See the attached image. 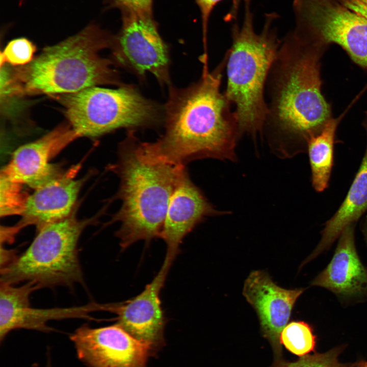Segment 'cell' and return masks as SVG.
<instances>
[{
    "mask_svg": "<svg viewBox=\"0 0 367 367\" xmlns=\"http://www.w3.org/2000/svg\"><path fill=\"white\" fill-rule=\"evenodd\" d=\"M172 262L164 259L158 273L145 289L125 301L106 303V311L115 314L117 324L154 351L165 344L167 322L161 300V292Z\"/></svg>",
    "mask_w": 367,
    "mask_h": 367,
    "instance_id": "30bf717a",
    "label": "cell"
},
{
    "mask_svg": "<svg viewBox=\"0 0 367 367\" xmlns=\"http://www.w3.org/2000/svg\"><path fill=\"white\" fill-rule=\"evenodd\" d=\"M78 137L69 124L58 126L40 139L18 148L1 174L14 182L35 189L62 172L50 161Z\"/></svg>",
    "mask_w": 367,
    "mask_h": 367,
    "instance_id": "4fadbf2b",
    "label": "cell"
},
{
    "mask_svg": "<svg viewBox=\"0 0 367 367\" xmlns=\"http://www.w3.org/2000/svg\"><path fill=\"white\" fill-rule=\"evenodd\" d=\"M39 289L32 281L21 286L1 282L0 339L2 341L11 331L28 329L49 331L47 323L51 320L67 318L87 319L86 305L70 308H36L30 304L32 293Z\"/></svg>",
    "mask_w": 367,
    "mask_h": 367,
    "instance_id": "5bb4252c",
    "label": "cell"
},
{
    "mask_svg": "<svg viewBox=\"0 0 367 367\" xmlns=\"http://www.w3.org/2000/svg\"><path fill=\"white\" fill-rule=\"evenodd\" d=\"M338 350L324 353L306 355L295 362L276 360L273 367H345L338 361Z\"/></svg>",
    "mask_w": 367,
    "mask_h": 367,
    "instance_id": "603a6c76",
    "label": "cell"
},
{
    "mask_svg": "<svg viewBox=\"0 0 367 367\" xmlns=\"http://www.w3.org/2000/svg\"><path fill=\"white\" fill-rule=\"evenodd\" d=\"M367 135V118L363 123ZM367 211V144L361 165L343 202L325 224L321 239L304 265L329 249L349 225L355 224Z\"/></svg>",
    "mask_w": 367,
    "mask_h": 367,
    "instance_id": "ac0fdd59",
    "label": "cell"
},
{
    "mask_svg": "<svg viewBox=\"0 0 367 367\" xmlns=\"http://www.w3.org/2000/svg\"><path fill=\"white\" fill-rule=\"evenodd\" d=\"M109 7L152 16V0H108Z\"/></svg>",
    "mask_w": 367,
    "mask_h": 367,
    "instance_id": "cb8c5ba5",
    "label": "cell"
},
{
    "mask_svg": "<svg viewBox=\"0 0 367 367\" xmlns=\"http://www.w3.org/2000/svg\"><path fill=\"white\" fill-rule=\"evenodd\" d=\"M203 61L198 81L182 89L170 87L163 109L165 132L156 142L160 151L177 164L234 156L240 132L231 104L220 90L226 57L212 71L207 60Z\"/></svg>",
    "mask_w": 367,
    "mask_h": 367,
    "instance_id": "6da1fadb",
    "label": "cell"
},
{
    "mask_svg": "<svg viewBox=\"0 0 367 367\" xmlns=\"http://www.w3.org/2000/svg\"><path fill=\"white\" fill-rule=\"evenodd\" d=\"M275 16L266 18L256 33L250 0H246L243 21L231 30L232 44L225 55L227 85L224 94L234 107L240 133L255 134L265 125L267 103L264 91L281 42L272 23Z\"/></svg>",
    "mask_w": 367,
    "mask_h": 367,
    "instance_id": "5b68a950",
    "label": "cell"
},
{
    "mask_svg": "<svg viewBox=\"0 0 367 367\" xmlns=\"http://www.w3.org/2000/svg\"><path fill=\"white\" fill-rule=\"evenodd\" d=\"M20 184L1 175V215L21 214L27 198H23Z\"/></svg>",
    "mask_w": 367,
    "mask_h": 367,
    "instance_id": "44dd1931",
    "label": "cell"
},
{
    "mask_svg": "<svg viewBox=\"0 0 367 367\" xmlns=\"http://www.w3.org/2000/svg\"><path fill=\"white\" fill-rule=\"evenodd\" d=\"M121 13V28L113 36L111 47L115 60L139 77L150 73L160 84L169 85V48L152 16L129 11Z\"/></svg>",
    "mask_w": 367,
    "mask_h": 367,
    "instance_id": "ba28073f",
    "label": "cell"
},
{
    "mask_svg": "<svg viewBox=\"0 0 367 367\" xmlns=\"http://www.w3.org/2000/svg\"><path fill=\"white\" fill-rule=\"evenodd\" d=\"M95 220L78 219L72 214L41 228L24 252L1 270V282L15 285L32 281L40 289L84 284L78 243L84 229Z\"/></svg>",
    "mask_w": 367,
    "mask_h": 367,
    "instance_id": "8992f818",
    "label": "cell"
},
{
    "mask_svg": "<svg viewBox=\"0 0 367 367\" xmlns=\"http://www.w3.org/2000/svg\"><path fill=\"white\" fill-rule=\"evenodd\" d=\"M78 168L77 166L62 172L34 189L26 199L22 218L16 226L20 230L27 225H34L39 230L69 216L87 178H75Z\"/></svg>",
    "mask_w": 367,
    "mask_h": 367,
    "instance_id": "2e32d148",
    "label": "cell"
},
{
    "mask_svg": "<svg viewBox=\"0 0 367 367\" xmlns=\"http://www.w3.org/2000/svg\"><path fill=\"white\" fill-rule=\"evenodd\" d=\"M280 342L293 354L302 357L314 350L316 336L307 323L292 321L281 331Z\"/></svg>",
    "mask_w": 367,
    "mask_h": 367,
    "instance_id": "ffe728a7",
    "label": "cell"
},
{
    "mask_svg": "<svg viewBox=\"0 0 367 367\" xmlns=\"http://www.w3.org/2000/svg\"><path fill=\"white\" fill-rule=\"evenodd\" d=\"M217 214L186 169L172 194L160 238L165 242V258L173 262L184 238L206 216Z\"/></svg>",
    "mask_w": 367,
    "mask_h": 367,
    "instance_id": "9a60e30c",
    "label": "cell"
},
{
    "mask_svg": "<svg viewBox=\"0 0 367 367\" xmlns=\"http://www.w3.org/2000/svg\"><path fill=\"white\" fill-rule=\"evenodd\" d=\"M113 36L91 24L57 44L45 48L12 78L17 91L28 94H70L87 88L119 85L111 60L99 52Z\"/></svg>",
    "mask_w": 367,
    "mask_h": 367,
    "instance_id": "277c9868",
    "label": "cell"
},
{
    "mask_svg": "<svg viewBox=\"0 0 367 367\" xmlns=\"http://www.w3.org/2000/svg\"><path fill=\"white\" fill-rule=\"evenodd\" d=\"M354 230L352 224L343 230L330 262L312 281L311 285L325 288L344 298L367 293V268L357 254Z\"/></svg>",
    "mask_w": 367,
    "mask_h": 367,
    "instance_id": "e0dca14e",
    "label": "cell"
},
{
    "mask_svg": "<svg viewBox=\"0 0 367 367\" xmlns=\"http://www.w3.org/2000/svg\"><path fill=\"white\" fill-rule=\"evenodd\" d=\"M78 358L89 367H147L152 348L115 324L84 325L70 336Z\"/></svg>",
    "mask_w": 367,
    "mask_h": 367,
    "instance_id": "9c48e42d",
    "label": "cell"
},
{
    "mask_svg": "<svg viewBox=\"0 0 367 367\" xmlns=\"http://www.w3.org/2000/svg\"><path fill=\"white\" fill-rule=\"evenodd\" d=\"M304 289L288 290L277 285L264 271L256 270L245 280L243 295L255 310L263 335L280 359V336L287 324L292 310Z\"/></svg>",
    "mask_w": 367,
    "mask_h": 367,
    "instance_id": "7c38bea8",
    "label": "cell"
},
{
    "mask_svg": "<svg viewBox=\"0 0 367 367\" xmlns=\"http://www.w3.org/2000/svg\"><path fill=\"white\" fill-rule=\"evenodd\" d=\"M120 179L115 199L121 205L109 224L122 250L134 243L160 238L172 194L185 165L166 157L154 142H142L129 131L119 144L116 162L109 167Z\"/></svg>",
    "mask_w": 367,
    "mask_h": 367,
    "instance_id": "7a4b0ae2",
    "label": "cell"
},
{
    "mask_svg": "<svg viewBox=\"0 0 367 367\" xmlns=\"http://www.w3.org/2000/svg\"><path fill=\"white\" fill-rule=\"evenodd\" d=\"M342 116L331 118L307 143L312 184L317 192H323L328 187L333 165L335 132Z\"/></svg>",
    "mask_w": 367,
    "mask_h": 367,
    "instance_id": "d6986e66",
    "label": "cell"
},
{
    "mask_svg": "<svg viewBox=\"0 0 367 367\" xmlns=\"http://www.w3.org/2000/svg\"><path fill=\"white\" fill-rule=\"evenodd\" d=\"M325 47L294 32L281 42L267 81L270 102L265 125L307 143L331 118L330 106L321 92Z\"/></svg>",
    "mask_w": 367,
    "mask_h": 367,
    "instance_id": "3957f363",
    "label": "cell"
},
{
    "mask_svg": "<svg viewBox=\"0 0 367 367\" xmlns=\"http://www.w3.org/2000/svg\"><path fill=\"white\" fill-rule=\"evenodd\" d=\"M354 367H367V362L361 361L356 364Z\"/></svg>",
    "mask_w": 367,
    "mask_h": 367,
    "instance_id": "83f0119b",
    "label": "cell"
},
{
    "mask_svg": "<svg viewBox=\"0 0 367 367\" xmlns=\"http://www.w3.org/2000/svg\"><path fill=\"white\" fill-rule=\"evenodd\" d=\"M362 231L367 244V216L364 219L362 224Z\"/></svg>",
    "mask_w": 367,
    "mask_h": 367,
    "instance_id": "4316f807",
    "label": "cell"
},
{
    "mask_svg": "<svg viewBox=\"0 0 367 367\" xmlns=\"http://www.w3.org/2000/svg\"><path fill=\"white\" fill-rule=\"evenodd\" d=\"M198 5L201 17L203 41L204 46L206 45L207 33L210 15L215 7L223 0H194ZM233 3V11L229 14L228 18H232L235 14L240 0H231Z\"/></svg>",
    "mask_w": 367,
    "mask_h": 367,
    "instance_id": "d4e9b609",
    "label": "cell"
},
{
    "mask_svg": "<svg viewBox=\"0 0 367 367\" xmlns=\"http://www.w3.org/2000/svg\"><path fill=\"white\" fill-rule=\"evenodd\" d=\"M35 51V45L28 39H13L8 42L1 54V65L5 63L14 66L27 65L33 60Z\"/></svg>",
    "mask_w": 367,
    "mask_h": 367,
    "instance_id": "7402d4cb",
    "label": "cell"
},
{
    "mask_svg": "<svg viewBox=\"0 0 367 367\" xmlns=\"http://www.w3.org/2000/svg\"><path fill=\"white\" fill-rule=\"evenodd\" d=\"M308 25L319 42L339 45L355 63L367 68V19L336 0H321L311 12Z\"/></svg>",
    "mask_w": 367,
    "mask_h": 367,
    "instance_id": "8fae6325",
    "label": "cell"
},
{
    "mask_svg": "<svg viewBox=\"0 0 367 367\" xmlns=\"http://www.w3.org/2000/svg\"><path fill=\"white\" fill-rule=\"evenodd\" d=\"M69 124L79 137L95 138L120 128L154 126L162 111L134 86H94L62 97Z\"/></svg>",
    "mask_w": 367,
    "mask_h": 367,
    "instance_id": "52a82bcc",
    "label": "cell"
},
{
    "mask_svg": "<svg viewBox=\"0 0 367 367\" xmlns=\"http://www.w3.org/2000/svg\"><path fill=\"white\" fill-rule=\"evenodd\" d=\"M342 5L367 19V0H336Z\"/></svg>",
    "mask_w": 367,
    "mask_h": 367,
    "instance_id": "484cf974",
    "label": "cell"
}]
</instances>
